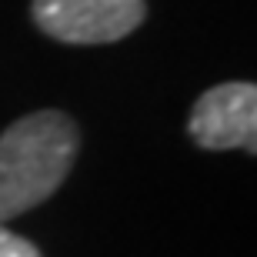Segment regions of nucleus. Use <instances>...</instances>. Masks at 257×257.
<instances>
[{"label": "nucleus", "mask_w": 257, "mask_h": 257, "mask_svg": "<svg viewBox=\"0 0 257 257\" xmlns=\"http://www.w3.org/2000/svg\"><path fill=\"white\" fill-rule=\"evenodd\" d=\"M77 147L80 131L60 110L20 117L0 134V224L57 191L77 161Z\"/></svg>", "instance_id": "nucleus-1"}, {"label": "nucleus", "mask_w": 257, "mask_h": 257, "mask_svg": "<svg viewBox=\"0 0 257 257\" xmlns=\"http://www.w3.org/2000/svg\"><path fill=\"white\" fill-rule=\"evenodd\" d=\"M191 137L207 151H230L244 147L247 154L257 151V87L254 84H220L194 104Z\"/></svg>", "instance_id": "nucleus-3"}, {"label": "nucleus", "mask_w": 257, "mask_h": 257, "mask_svg": "<svg viewBox=\"0 0 257 257\" xmlns=\"http://www.w3.org/2000/svg\"><path fill=\"white\" fill-rule=\"evenodd\" d=\"M0 257H40V250L27 237H20L0 224Z\"/></svg>", "instance_id": "nucleus-4"}, {"label": "nucleus", "mask_w": 257, "mask_h": 257, "mask_svg": "<svg viewBox=\"0 0 257 257\" xmlns=\"http://www.w3.org/2000/svg\"><path fill=\"white\" fill-rule=\"evenodd\" d=\"M34 20L64 44H114L141 27L144 0H34Z\"/></svg>", "instance_id": "nucleus-2"}]
</instances>
